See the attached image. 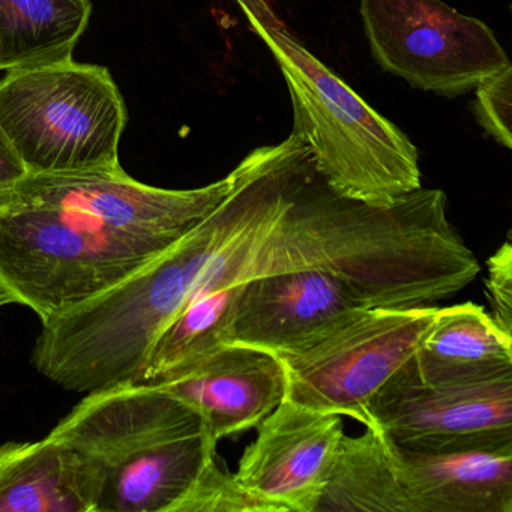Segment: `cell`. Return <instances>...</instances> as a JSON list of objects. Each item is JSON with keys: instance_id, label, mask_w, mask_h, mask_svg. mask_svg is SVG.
<instances>
[{"instance_id": "6da1fadb", "label": "cell", "mask_w": 512, "mask_h": 512, "mask_svg": "<svg viewBox=\"0 0 512 512\" xmlns=\"http://www.w3.org/2000/svg\"><path fill=\"white\" fill-rule=\"evenodd\" d=\"M235 170L194 190L142 184L122 166L26 173L0 199V302L41 322L112 289L205 220Z\"/></svg>"}, {"instance_id": "7a4b0ae2", "label": "cell", "mask_w": 512, "mask_h": 512, "mask_svg": "<svg viewBox=\"0 0 512 512\" xmlns=\"http://www.w3.org/2000/svg\"><path fill=\"white\" fill-rule=\"evenodd\" d=\"M50 434L91 467L97 512H176L217 458L197 412L154 383L89 392Z\"/></svg>"}, {"instance_id": "3957f363", "label": "cell", "mask_w": 512, "mask_h": 512, "mask_svg": "<svg viewBox=\"0 0 512 512\" xmlns=\"http://www.w3.org/2000/svg\"><path fill=\"white\" fill-rule=\"evenodd\" d=\"M235 2L283 73L292 101V133L301 137L314 169L335 193L391 208L422 188L418 149L397 125L317 59L271 0Z\"/></svg>"}, {"instance_id": "277c9868", "label": "cell", "mask_w": 512, "mask_h": 512, "mask_svg": "<svg viewBox=\"0 0 512 512\" xmlns=\"http://www.w3.org/2000/svg\"><path fill=\"white\" fill-rule=\"evenodd\" d=\"M124 98L106 67L70 61L7 71L0 130L28 173L112 169L127 127Z\"/></svg>"}, {"instance_id": "5b68a950", "label": "cell", "mask_w": 512, "mask_h": 512, "mask_svg": "<svg viewBox=\"0 0 512 512\" xmlns=\"http://www.w3.org/2000/svg\"><path fill=\"white\" fill-rule=\"evenodd\" d=\"M439 308L364 307L338 314L277 353L286 398L320 413L349 416L367 427V407L389 377L424 343Z\"/></svg>"}, {"instance_id": "8992f818", "label": "cell", "mask_w": 512, "mask_h": 512, "mask_svg": "<svg viewBox=\"0 0 512 512\" xmlns=\"http://www.w3.org/2000/svg\"><path fill=\"white\" fill-rule=\"evenodd\" d=\"M380 68L424 92L454 98L511 67L490 26L442 0H359Z\"/></svg>"}, {"instance_id": "52a82bcc", "label": "cell", "mask_w": 512, "mask_h": 512, "mask_svg": "<svg viewBox=\"0 0 512 512\" xmlns=\"http://www.w3.org/2000/svg\"><path fill=\"white\" fill-rule=\"evenodd\" d=\"M368 425L398 445L446 452L512 446V373L425 382L401 365L367 407Z\"/></svg>"}, {"instance_id": "ba28073f", "label": "cell", "mask_w": 512, "mask_h": 512, "mask_svg": "<svg viewBox=\"0 0 512 512\" xmlns=\"http://www.w3.org/2000/svg\"><path fill=\"white\" fill-rule=\"evenodd\" d=\"M256 428L236 481L275 512H316L344 437L341 416L284 398Z\"/></svg>"}, {"instance_id": "9c48e42d", "label": "cell", "mask_w": 512, "mask_h": 512, "mask_svg": "<svg viewBox=\"0 0 512 512\" xmlns=\"http://www.w3.org/2000/svg\"><path fill=\"white\" fill-rule=\"evenodd\" d=\"M370 307L344 278L325 271H296L253 278L236 286L221 344L277 355L353 308Z\"/></svg>"}, {"instance_id": "30bf717a", "label": "cell", "mask_w": 512, "mask_h": 512, "mask_svg": "<svg viewBox=\"0 0 512 512\" xmlns=\"http://www.w3.org/2000/svg\"><path fill=\"white\" fill-rule=\"evenodd\" d=\"M202 418L215 443L256 428L286 398L277 356L254 347L221 344L197 361L152 380Z\"/></svg>"}, {"instance_id": "8fae6325", "label": "cell", "mask_w": 512, "mask_h": 512, "mask_svg": "<svg viewBox=\"0 0 512 512\" xmlns=\"http://www.w3.org/2000/svg\"><path fill=\"white\" fill-rule=\"evenodd\" d=\"M383 437L410 512H512V446L433 452Z\"/></svg>"}, {"instance_id": "7c38bea8", "label": "cell", "mask_w": 512, "mask_h": 512, "mask_svg": "<svg viewBox=\"0 0 512 512\" xmlns=\"http://www.w3.org/2000/svg\"><path fill=\"white\" fill-rule=\"evenodd\" d=\"M98 482L89 464L49 436L0 446V512H97Z\"/></svg>"}, {"instance_id": "4fadbf2b", "label": "cell", "mask_w": 512, "mask_h": 512, "mask_svg": "<svg viewBox=\"0 0 512 512\" xmlns=\"http://www.w3.org/2000/svg\"><path fill=\"white\" fill-rule=\"evenodd\" d=\"M410 368L425 382H479L512 373V335L473 302L439 308Z\"/></svg>"}, {"instance_id": "5bb4252c", "label": "cell", "mask_w": 512, "mask_h": 512, "mask_svg": "<svg viewBox=\"0 0 512 512\" xmlns=\"http://www.w3.org/2000/svg\"><path fill=\"white\" fill-rule=\"evenodd\" d=\"M91 0H0V71L73 59Z\"/></svg>"}, {"instance_id": "9a60e30c", "label": "cell", "mask_w": 512, "mask_h": 512, "mask_svg": "<svg viewBox=\"0 0 512 512\" xmlns=\"http://www.w3.org/2000/svg\"><path fill=\"white\" fill-rule=\"evenodd\" d=\"M326 511L410 512L380 431L367 428L361 436L344 434L316 509Z\"/></svg>"}, {"instance_id": "2e32d148", "label": "cell", "mask_w": 512, "mask_h": 512, "mask_svg": "<svg viewBox=\"0 0 512 512\" xmlns=\"http://www.w3.org/2000/svg\"><path fill=\"white\" fill-rule=\"evenodd\" d=\"M235 292L236 286H232L191 296L155 340L140 383L166 376L220 347Z\"/></svg>"}, {"instance_id": "e0dca14e", "label": "cell", "mask_w": 512, "mask_h": 512, "mask_svg": "<svg viewBox=\"0 0 512 512\" xmlns=\"http://www.w3.org/2000/svg\"><path fill=\"white\" fill-rule=\"evenodd\" d=\"M176 512H275L260 497L254 496L223 469L217 458L208 464Z\"/></svg>"}, {"instance_id": "ac0fdd59", "label": "cell", "mask_w": 512, "mask_h": 512, "mask_svg": "<svg viewBox=\"0 0 512 512\" xmlns=\"http://www.w3.org/2000/svg\"><path fill=\"white\" fill-rule=\"evenodd\" d=\"M473 115L488 136L512 148V65L476 86Z\"/></svg>"}, {"instance_id": "d6986e66", "label": "cell", "mask_w": 512, "mask_h": 512, "mask_svg": "<svg viewBox=\"0 0 512 512\" xmlns=\"http://www.w3.org/2000/svg\"><path fill=\"white\" fill-rule=\"evenodd\" d=\"M485 281L490 299L491 317L505 334L512 335V244L506 239L487 260Z\"/></svg>"}, {"instance_id": "ffe728a7", "label": "cell", "mask_w": 512, "mask_h": 512, "mask_svg": "<svg viewBox=\"0 0 512 512\" xmlns=\"http://www.w3.org/2000/svg\"><path fill=\"white\" fill-rule=\"evenodd\" d=\"M28 173L19 155L0 130V199Z\"/></svg>"}, {"instance_id": "44dd1931", "label": "cell", "mask_w": 512, "mask_h": 512, "mask_svg": "<svg viewBox=\"0 0 512 512\" xmlns=\"http://www.w3.org/2000/svg\"><path fill=\"white\" fill-rule=\"evenodd\" d=\"M0 305H2V302H0Z\"/></svg>"}]
</instances>
